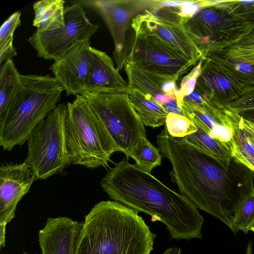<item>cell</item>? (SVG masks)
<instances>
[{"label":"cell","instance_id":"1","mask_svg":"<svg viewBox=\"0 0 254 254\" xmlns=\"http://www.w3.org/2000/svg\"><path fill=\"white\" fill-rule=\"evenodd\" d=\"M161 154L171 163V181L197 208L218 218L231 230L239 203L254 190V172L234 157L218 160L171 135L165 126L156 136Z\"/></svg>","mask_w":254,"mask_h":254},{"label":"cell","instance_id":"2","mask_svg":"<svg viewBox=\"0 0 254 254\" xmlns=\"http://www.w3.org/2000/svg\"><path fill=\"white\" fill-rule=\"evenodd\" d=\"M126 157L109 167L100 185L112 200L161 221L172 239H201L203 218L184 195L170 189Z\"/></svg>","mask_w":254,"mask_h":254},{"label":"cell","instance_id":"3","mask_svg":"<svg viewBox=\"0 0 254 254\" xmlns=\"http://www.w3.org/2000/svg\"><path fill=\"white\" fill-rule=\"evenodd\" d=\"M155 237L137 212L103 200L85 216L74 254H150Z\"/></svg>","mask_w":254,"mask_h":254},{"label":"cell","instance_id":"4","mask_svg":"<svg viewBox=\"0 0 254 254\" xmlns=\"http://www.w3.org/2000/svg\"><path fill=\"white\" fill-rule=\"evenodd\" d=\"M21 88L0 121V145L10 151L27 141L34 128L57 106L64 89L50 75H20Z\"/></svg>","mask_w":254,"mask_h":254},{"label":"cell","instance_id":"5","mask_svg":"<svg viewBox=\"0 0 254 254\" xmlns=\"http://www.w3.org/2000/svg\"><path fill=\"white\" fill-rule=\"evenodd\" d=\"M66 105L65 135L71 164L109 168L111 157L120 150L103 123L80 94Z\"/></svg>","mask_w":254,"mask_h":254},{"label":"cell","instance_id":"6","mask_svg":"<svg viewBox=\"0 0 254 254\" xmlns=\"http://www.w3.org/2000/svg\"><path fill=\"white\" fill-rule=\"evenodd\" d=\"M66 113V104L59 103L28 137L23 162L37 180H46L60 173L71 164L65 135Z\"/></svg>","mask_w":254,"mask_h":254},{"label":"cell","instance_id":"7","mask_svg":"<svg viewBox=\"0 0 254 254\" xmlns=\"http://www.w3.org/2000/svg\"><path fill=\"white\" fill-rule=\"evenodd\" d=\"M127 93L82 91L80 95L103 123L120 151L130 157L140 138L146 135L145 126L131 104Z\"/></svg>","mask_w":254,"mask_h":254},{"label":"cell","instance_id":"8","mask_svg":"<svg viewBox=\"0 0 254 254\" xmlns=\"http://www.w3.org/2000/svg\"><path fill=\"white\" fill-rule=\"evenodd\" d=\"M102 16L112 36L115 49L113 54L118 71L125 66L133 45L135 32L133 19L145 10L153 11L158 0H90L84 1Z\"/></svg>","mask_w":254,"mask_h":254},{"label":"cell","instance_id":"9","mask_svg":"<svg viewBox=\"0 0 254 254\" xmlns=\"http://www.w3.org/2000/svg\"><path fill=\"white\" fill-rule=\"evenodd\" d=\"M132 27L135 37L126 62L139 68L178 80L189 73L195 64L148 31L135 20Z\"/></svg>","mask_w":254,"mask_h":254},{"label":"cell","instance_id":"10","mask_svg":"<svg viewBox=\"0 0 254 254\" xmlns=\"http://www.w3.org/2000/svg\"><path fill=\"white\" fill-rule=\"evenodd\" d=\"M65 26L53 31H36L28 39L37 56L55 61L76 45L90 40L99 26L92 23L80 3L64 7Z\"/></svg>","mask_w":254,"mask_h":254},{"label":"cell","instance_id":"11","mask_svg":"<svg viewBox=\"0 0 254 254\" xmlns=\"http://www.w3.org/2000/svg\"><path fill=\"white\" fill-rule=\"evenodd\" d=\"M90 44L88 40L76 45L50 67L66 96L80 94L84 89L92 63Z\"/></svg>","mask_w":254,"mask_h":254},{"label":"cell","instance_id":"12","mask_svg":"<svg viewBox=\"0 0 254 254\" xmlns=\"http://www.w3.org/2000/svg\"><path fill=\"white\" fill-rule=\"evenodd\" d=\"M37 180L33 171L24 162L0 166V223L7 224L13 218L18 202Z\"/></svg>","mask_w":254,"mask_h":254},{"label":"cell","instance_id":"13","mask_svg":"<svg viewBox=\"0 0 254 254\" xmlns=\"http://www.w3.org/2000/svg\"><path fill=\"white\" fill-rule=\"evenodd\" d=\"M134 20L148 31L195 64L203 55L189 36L184 25L145 10Z\"/></svg>","mask_w":254,"mask_h":254},{"label":"cell","instance_id":"14","mask_svg":"<svg viewBox=\"0 0 254 254\" xmlns=\"http://www.w3.org/2000/svg\"><path fill=\"white\" fill-rule=\"evenodd\" d=\"M83 225L67 217L49 218L39 232L42 254H74Z\"/></svg>","mask_w":254,"mask_h":254},{"label":"cell","instance_id":"15","mask_svg":"<svg viewBox=\"0 0 254 254\" xmlns=\"http://www.w3.org/2000/svg\"><path fill=\"white\" fill-rule=\"evenodd\" d=\"M124 67L129 88H136L151 95L162 106L177 100V78L143 69L128 62Z\"/></svg>","mask_w":254,"mask_h":254},{"label":"cell","instance_id":"16","mask_svg":"<svg viewBox=\"0 0 254 254\" xmlns=\"http://www.w3.org/2000/svg\"><path fill=\"white\" fill-rule=\"evenodd\" d=\"M90 49L92 66L83 91L94 93L128 92V84L115 68L112 58L105 52L92 47Z\"/></svg>","mask_w":254,"mask_h":254},{"label":"cell","instance_id":"17","mask_svg":"<svg viewBox=\"0 0 254 254\" xmlns=\"http://www.w3.org/2000/svg\"><path fill=\"white\" fill-rule=\"evenodd\" d=\"M129 100L144 126L155 128L165 125L169 114L151 95L136 88H129Z\"/></svg>","mask_w":254,"mask_h":254},{"label":"cell","instance_id":"18","mask_svg":"<svg viewBox=\"0 0 254 254\" xmlns=\"http://www.w3.org/2000/svg\"><path fill=\"white\" fill-rule=\"evenodd\" d=\"M65 1L41 0L33 3V25L38 31H53L65 26Z\"/></svg>","mask_w":254,"mask_h":254},{"label":"cell","instance_id":"19","mask_svg":"<svg viewBox=\"0 0 254 254\" xmlns=\"http://www.w3.org/2000/svg\"><path fill=\"white\" fill-rule=\"evenodd\" d=\"M224 112L232 133L230 140L231 156L254 172V146L240 127L235 113L230 110H225Z\"/></svg>","mask_w":254,"mask_h":254},{"label":"cell","instance_id":"20","mask_svg":"<svg viewBox=\"0 0 254 254\" xmlns=\"http://www.w3.org/2000/svg\"><path fill=\"white\" fill-rule=\"evenodd\" d=\"M20 75L12 60L0 65V121L19 92L21 85Z\"/></svg>","mask_w":254,"mask_h":254},{"label":"cell","instance_id":"21","mask_svg":"<svg viewBox=\"0 0 254 254\" xmlns=\"http://www.w3.org/2000/svg\"><path fill=\"white\" fill-rule=\"evenodd\" d=\"M194 125L197 127L196 131L186 136L189 142L218 160L228 161L231 159L232 157L229 144L215 138L203 128Z\"/></svg>","mask_w":254,"mask_h":254},{"label":"cell","instance_id":"22","mask_svg":"<svg viewBox=\"0 0 254 254\" xmlns=\"http://www.w3.org/2000/svg\"><path fill=\"white\" fill-rule=\"evenodd\" d=\"M162 157L159 148L154 146L146 137L140 138L132 149L130 156L135 161L138 167L149 173L161 165Z\"/></svg>","mask_w":254,"mask_h":254},{"label":"cell","instance_id":"23","mask_svg":"<svg viewBox=\"0 0 254 254\" xmlns=\"http://www.w3.org/2000/svg\"><path fill=\"white\" fill-rule=\"evenodd\" d=\"M21 13H12L1 24L0 27V64L12 60L17 55L16 50L13 45L15 30L20 25Z\"/></svg>","mask_w":254,"mask_h":254},{"label":"cell","instance_id":"24","mask_svg":"<svg viewBox=\"0 0 254 254\" xmlns=\"http://www.w3.org/2000/svg\"><path fill=\"white\" fill-rule=\"evenodd\" d=\"M254 223V190L242 199L232 219L231 230L247 234Z\"/></svg>","mask_w":254,"mask_h":254},{"label":"cell","instance_id":"25","mask_svg":"<svg viewBox=\"0 0 254 254\" xmlns=\"http://www.w3.org/2000/svg\"><path fill=\"white\" fill-rule=\"evenodd\" d=\"M165 126L169 133L177 137H184L195 132L197 127L188 118L173 113H169Z\"/></svg>","mask_w":254,"mask_h":254},{"label":"cell","instance_id":"26","mask_svg":"<svg viewBox=\"0 0 254 254\" xmlns=\"http://www.w3.org/2000/svg\"><path fill=\"white\" fill-rule=\"evenodd\" d=\"M202 63V59H201L199 63L183 78L180 88L178 89L176 96L179 106L185 97L194 91L197 78L200 74Z\"/></svg>","mask_w":254,"mask_h":254},{"label":"cell","instance_id":"27","mask_svg":"<svg viewBox=\"0 0 254 254\" xmlns=\"http://www.w3.org/2000/svg\"><path fill=\"white\" fill-rule=\"evenodd\" d=\"M235 113V115L240 127L245 133L251 142L254 146V126L252 122Z\"/></svg>","mask_w":254,"mask_h":254},{"label":"cell","instance_id":"28","mask_svg":"<svg viewBox=\"0 0 254 254\" xmlns=\"http://www.w3.org/2000/svg\"><path fill=\"white\" fill-rule=\"evenodd\" d=\"M163 106L169 113H173L184 116L181 108L177 102V100L169 101L164 104Z\"/></svg>","mask_w":254,"mask_h":254},{"label":"cell","instance_id":"29","mask_svg":"<svg viewBox=\"0 0 254 254\" xmlns=\"http://www.w3.org/2000/svg\"><path fill=\"white\" fill-rule=\"evenodd\" d=\"M234 66L237 70L244 72H251L253 68L252 64L247 62L236 63Z\"/></svg>","mask_w":254,"mask_h":254},{"label":"cell","instance_id":"30","mask_svg":"<svg viewBox=\"0 0 254 254\" xmlns=\"http://www.w3.org/2000/svg\"><path fill=\"white\" fill-rule=\"evenodd\" d=\"M6 223L5 222L0 223V247L5 246V236Z\"/></svg>","mask_w":254,"mask_h":254},{"label":"cell","instance_id":"31","mask_svg":"<svg viewBox=\"0 0 254 254\" xmlns=\"http://www.w3.org/2000/svg\"><path fill=\"white\" fill-rule=\"evenodd\" d=\"M247 51V52H243L244 53H246V55H243L244 57V59H246L248 61H249L250 60L252 61H254V50H250L244 51Z\"/></svg>","mask_w":254,"mask_h":254},{"label":"cell","instance_id":"32","mask_svg":"<svg viewBox=\"0 0 254 254\" xmlns=\"http://www.w3.org/2000/svg\"><path fill=\"white\" fill-rule=\"evenodd\" d=\"M163 254H181V249L176 247L167 249Z\"/></svg>","mask_w":254,"mask_h":254},{"label":"cell","instance_id":"33","mask_svg":"<svg viewBox=\"0 0 254 254\" xmlns=\"http://www.w3.org/2000/svg\"><path fill=\"white\" fill-rule=\"evenodd\" d=\"M252 245L251 242H249L246 248V254H253Z\"/></svg>","mask_w":254,"mask_h":254},{"label":"cell","instance_id":"34","mask_svg":"<svg viewBox=\"0 0 254 254\" xmlns=\"http://www.w3.org/2000/svg\"><path fill=\"white\" fill-rule=\"evenodd\" d=\"M239 2L245 5H251L254 3V0H242Z\"/></svg>","mask_w":254,"mask_h":254},{"label":"cell","instance_id":"35","mask_svg":"<svg viewBox=\"0 0 254 254\" xmlns=\"http://www.w3.org/2000/svg\"><path fill=\"white\" fill-rule=\"evenodd\" d=\"M250 231H253L254 233V223L253 225V226H252Z\"/></svg>","mask_w":254,"mask_h":254},{"label":"cell","instance_id":"36","mask_svg":"<svg viewBox=\"0 0 254 254\" xmlns=\"http://www.w3.org/2000/svg\"><path fill=\"white\" fill-rule=\"evenodd\" d=\"M251 122H252V123L253 125H254V122H253V121H251Z\"/></svg>","mask_w":254,"mask_h":254},{"label":"cell","instance_id":"37","mask_svg":"<svg viewBox=\"0 0 254 254\" xmlns=\"http://www.w3.org/2000/svg\"><path fill=\"white\" fill-rule=\"evenodd\" d=\"M23 254H27V253L24 252Z\"/></svg>","mask_w":254,"mask_h":254}]
</instances>
